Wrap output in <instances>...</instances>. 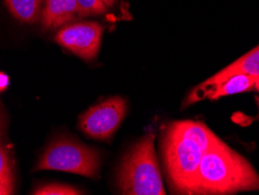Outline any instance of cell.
I'll return each mask as SVG.
<instances>
[{
	"instance_id": "obj_12",
	"label": "cell",
	"mask_w": 259,
	"mask_h": 195,
	"mask_svg": "<svg viewBox=\"0 0 259 195\" xmlns=\"http://www.w3.org/2000/svg\"><path fill=\"white\" fill-rule=\"evenodd\" d=\"M32 194L35 195H78L82 194L81 190L76 189L75 187L62 185V183H49L37 187L33 190Z\"/></svg>"
},
{
	"instance_id": "obj_4",
	"label": "cell",
	"mask_w": 259,
	"mask_h": 195,
	"mask_svg": "<svg viewBox=\"0 0 259 195\" xmlns=\"http://www.w3.org/2000/svg\"><path fill=\"white\" fill-rule=\"evenodd\" d=\"M100 154L94 148L76 140L59 139L49 145L36 170L63 171L95 178L100 168Z\"/></svg>"
},
{
	"instance_id": "obj_15",
	"label": "cell",
	"mask_w": 259,
	"mask_h": 195,
	"mask_svg": "<svg viewBox=\"0 0 259 195\" xmlns=\"http://www.w3.org/2000/svg\"><path fill=\"white\" fill-rule=\"evenodd\" d=\"M100 2H102L109 9V7H111V6L115 5L116 0H100Z\"/></svg>"
},
{
	"instance_id": "obj_10",
	"label": "cell",
	"mask_w": 259,
	"mask_h": 195,
	"mask_svg": "<svg viewBox=\"0 0 259 195\" xmlns=\"http://www.w3.org/2000/svg\"><path fill=\"white\" fill-rule=\"evenodd\" d=\"M5 5L17 20L33 24L41 18L44 0H5Z\"/></svg>"
},
{
	"instance_id": "obj_1",
	"label": "cell",
	"mask_w": 259,
	"mask_h": 195,
	"mask_svg": "<svg viewBox=\"0 0 259 195\" xmlns=\"http://www.w3.org/2000/svg\"><path fill=\"white\" fill-rule=\"evenodd\" d=\"M221 141L201 122L180 121L167 126L162 139V151L175 193L193 194L202 157Z\"/></svg>"
},
{
	"instance_id": "obj_11",
	"label": "cell",
	"mask_w": 259,
	"mask_h": 195,
	"mask_svg": "<svg viewBox=\"0 0 259 195\" xmlns=\"http://www.w3.org/2000/svg\"><path fill=\"white\" fill-rule=\"evenodd\" d=\"M0 182L14 187L13 164L6 147L0 141Z\"/></svg>"
},
{
	"instance_id": "obj_16",
	"label": "cell",
	"mask_w": 259,
	"mask_h": 195,
	"mask_svg": "<svg viewBox=\"0 0 259 195\" xmlns=\"http://www.w3.org/2000/svg\"><path fill=\"white\" fill-rule=\"evenodd\" d=\"M253 90H256V91H258V94H259V75L257 76L256 79H254V84H253Z\"/></svg>"
},
{
	"instance_id": "obj_13",
	"label": "cell",
	"mask_w": 259,
	"mask_h": 195,
	"mask_svg": "<svg viewBox=\"0 0 259 195\" xmlns=\"http://www.w3.org/2000/svg\"><path fill=\"white\" fill-rule=\"evenodd\" d=\"M76 3L78 6L79 17L103 14L108 9L100 0H76Z\"/></svg>"
},
{
	"instance_id": "obj_14",
	"label": "cell",
	"mask_w": 259,
	"mask_h": 195,
	"mask_svg": "<svg viewBox=\"0 0 259 195\" xmlns=\"http://www.w3.org/2000/svg\"><path fill=\"white\" fill-rule=\"evenodd\" d=\"M14 187L6 185V183L0 182V195H11L13 194Z\"/></svg>"
},
{
	"instance_id": "obj_9",
	"label": "cell",
	"mask_w": 259,
	"mask_h": 195,
	"mask_svg": "<svg viewBox=\"0 0 259 195\" xmlns=\"http://www.w3.org/2000/svg\"><path fill=\"white\" fill-rule=\"evenodd\" d=\"M239 74L254 76V77H257L259 75V45L253 49H251L250 52H247L242 57H239L238 60H236L235 62H232L228 67L223 68L222 70H220L217 74L211 76L210 79H208L203 83H219L224 81L228 77Z\"/></svg>"
},
{
	"instance_id": "obj_17",
	"label": "cell",
	"mask_w": 259,
	"mask_h": 195,
	"mask_svg": "<svg viewBox=\"0 0 259 195\" xmlns=\"http://www.w3.org/2000/svg\"><path fill=\"white\" fill-rule=\"evenodd\" d=\"M258 108H259V98H258ZM254 120H256V121H259V112H258L257 116L254 117Z\"/></svg>"
},
{
	"instance_id": "obj_2",
	"label": "cell",
	"mask_w": 259,
	"mask_h": 195,
	"mask_svg": "<svg viewBox=\"0 0 259 195\" xmlns=\"http://www.w3.org/2000/svg\"><path fill=\"white\" fill-rule=\"evenodd\" d=\"M259 190V175L244 157L221 141L202 157L193 194L227 195Z\"/></svg>"
},
{
	"instance_id": "obj_5",
	"label": "cell",
	"mask_w": 259,
	"mask_h": 195,
	"mask_svg": "<svg viewBox=\"0 0 259 195\" xmlns=\"http://www.w3.org/2000/svg\"><path fill=\"white\" fill-rule=\"evenodd\" d=\"M126 111L127 104L124 98H109L82 114L79 129L91 138L106 140L119 128Z\"/></svg>"
},
{
	"instance_id": "obj_8",
	"label": "cell",
	"mask_w": 259,
	"mask_h": 195,
	"mask_svg": "<svg viewBox=\"0 0 259 195\" xmlns=\"http://www.w3.org/2000/svg\"><path fill=\"white\" fill-rule=\"evenodd\" d=\"M79 17L76 0H44L41 21L44 29H54Z\"/></svg>"
},
{
	"instance_id": "obj_6",
	"label": "cell",
	"mask_w": 259,
	"mask_h": 195,
	"mask_svg": "<svg viewBox=\"0 0 259 195\" xmlns=\"http://www.w3.org/2000/svg\"><path fill=\"white\" fill-rule=\"evenodd\" d=\"M102 35L103 28L98 22L83 21L63 26L55 40L75 55L90 61L100 52Z\"/></svg>"
},
{
	"instance_id": "obj_7",
	"label": "cell",
	"mask_w": 259,
	"mask_h": 195,
	"mask_svg": "<svg viewBox=\"0 0 259 195\" xmlns=\"http://www.w3.org/2000/svg\"><path fill=\"white\" fill-rule=\"evenodd\" d=\"M254 79H256L254 76L239 74L228 77L224 81L219 83H201L200 86L194 88L192 93L188 95V97L185 101V105L193 104V103L199 102L204 98L215 101V99H219L223 96H229V95L246 93V91L253 90Z\"/></svg>"
},
{
	"instance_id": "obj_3",
	"label": "cell",
	"mask_w": 259,
	"mask_h": 195,
	"mask_svg": "<svg viewBox=\"0 0 259 195\" xmlns=\"http://www.w3.org/2000/svg\"><path fill=\"white\" fill-rule=\"evenodd\" d=\"M155 136L143 137L124 157L117 183L121 194L165 195L162 178L154 150Z\"/></svg>"
},
{
	"instance_id": "obj_18",
	"label": "cell",
	"mask_w": 259,
	"mask_h": 195,
	"mask_svg": "<svg viewBox=\"0 0 259 195\" xmlns=\"http://www.w3.org/2000/svg\"><path fill=\"white\" fill-rule=\"evenodd\" d=\"M0 131H2V118H0Z\"/></svg>"
}]
</instances>
